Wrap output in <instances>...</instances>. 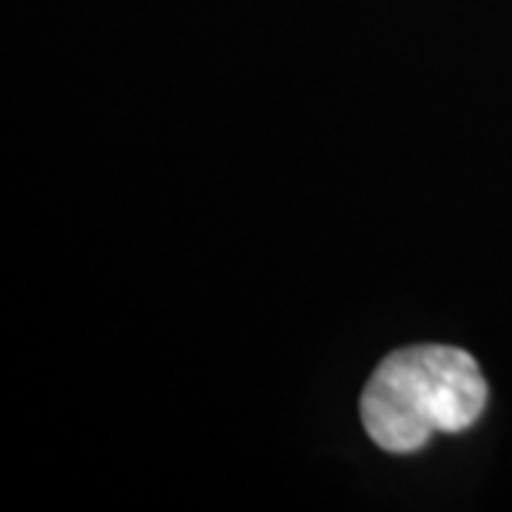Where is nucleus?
I'll return each instance as SVG.
<instances>
[{
  "label": "nucleus",
  "mask_w": 512,
  "mask_h": 512,
  "mask_svg": "<svg viewBox=\"0 0 512 512\" xmlns=\"http://www.w3.org/2000/svg\"><path fill=\"white\" fill-rule=\"evenodd\" d=\"M487 407L478 362L450 345H410L384 356L367 379L359 410L367 436L384 453L407 456L436 433H464Z\"/></svg>",
  "instance_id": "1"
}]
</instances>
